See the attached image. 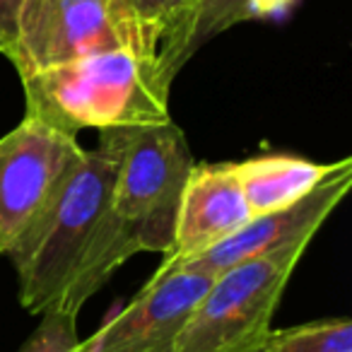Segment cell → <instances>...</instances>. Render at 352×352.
I'll list each match as a JSON object with an SVG mask.
<instances>
[{
    "label": "cell",
    "instance_id": "obj_1",
    "mask_svg": "<svg viewBox=\"0 0 352 352\" xmlns=\"http://www.w3.org/2000/svg\"><path fill=\"white\" fill-rule=\"evenodd\" d=\"M116 160L104 147L80 152L60 191L30 234L10 254L20 304L32 314L82 304L138 254L111 210Z\"/></svg>",
    "mask_w": 352,
    "mask_h": 352
},
{
    "label": "cell",
    "instance_id": "obj_2",
    "mask_svg": "<svg viewBox=\"0 0 352 352\" xmlns=\"http://www.w3.org/2000/svg\"><path fill=\"white\" fill-rule=\"evenodd\" d=\"M22 80L25 116L68 135L85 128H118L169 121V89L160 56L102 51Z\"/></svg>",
    "mask_w": 352,
    "mask_h": 352
},
{
    "label": "cell",
    "instance_id": "obj_3",
    "mask_svg": "<svg viewBox=\"0 0 352 352\" xmlns=\"http://www.w3.org/2000/svg\"><path fill=\"white\" fill-rule=\"evenodd\" d=\"M99 147L116 160L111 210L135 241L138 254L171 251L176 212L193 160L174 121L102 128Z\"/></svg>",
    "mask_w": 352,
    "mask_h": 352
},
{
    "label": "cell",
    "instance_id": "obj_4",
    "mask_svg": "<svg viewBox=\"0 0 352 352\" xmlns=\"http://www.w3.org/2000/svg\"><path fill=\"white\" fill-rule=\"evenodd\" d=\"M116 49L157 56L126 0H22L15 41L6 58L20 78H27Z\"/></svg>",
    "mask_w": 352,
    "mask_h": 352
},
{
    "label": "cell",
    "instance_id": "obj_5",
    "mask_svg": "<svg viewBox=\"0 0 352 352\" xmlns=\"http://www.w3.org/2000/svg\"><path fill=\"white\" fill-rule=\"evenodd\" d=\"M304 251L285 249L217 273L188 316L176 352H246L258 345Z\"/></svg>",
    "mask_w": 352,
    "mask_h": 352
},
{
    "label": "cell",
    "instance_id": "obj_6",
    "mask_svg": "<svg viewBox=\"0 0 352 352\" xmlns=\"http://www.w3.org/2000/svg\"><path fill=\"white\" fill-rule=\"evenodd\" d=\"M82 145L25 116L0 138V256L10 258L46 212L78 162Z\"/></svg>",
    "mask_w": 352,
    "mask_h": 352
},
{
    "label": "cell",
    "instance_id": "obj_7",
    "mask_svg": "<svg viewBox=\"0 0 352 352\" xmlns=\"http://www.w3.org/2000/svg\"><path fill=\"white\" fill-rule=\"evenodd\" d=\"M212 278L191 265L162 263L133 302L85 340V352H176L179 336Z\"/></svg>",
    "mask_w": 352,
    "mask_h": 352
},
{
    "label": "cell",
    "instance_id": "obj_8",
    "mask_svg": "<svg viewBox=\"0 0 352 352\" xmlns=\"http://www.w3.org/2000/svg\"><path fill=\"white\" fill-rule=\"evenodd\" d=\"M350 184L352 157L345 162L342 169H338L331 179H326L321 186L314 188L302 201L292 203L283 210L254 217L249 225H244L230 239L220 241L217 246L208 249L206 254L196 256V258L184 261V265L217 275L222 270L232 268V265L251 258L278 254V251L285 249H307L309 241L318 232V227L336 210L338 203L347 196Z\"/></svg>",
    "mask_w": 352,
    "mask_h": 352
},
{
    "label": "cell",
    "instance_id": "obj_9",
    "mask_svg": "<svg viewBox=\"0 0 352 352\" xmlns=\"http://www.w3.org/2000/svg\"><path fill=\"white\" fill-rule=\"evenodd\" d=\"M254 220L249 203L241 191L234 162L220 164H193L188 182L184 186L179 212H176L174 241L164 263H184L232 234Z\"/></svg>",
    "mask_w": 352,
    "mask_h": 352
},
{
    "label": "cell",
    "instance_id": "obj_10",
    "mask_svg": "<svg viewBox=\"0 0 352 352\" xmlns=\"http://www.w3.org/2000/svg\"><path fill=\"white\" fill-rule=\"evenodd\" d=\"M294 6L297 0H193L188 12L176 22L157 49L162 68L174 80L186 60L212 36L244 22L278 20Z\"/></svg>",
    "mask_w": 352,
    "mask_h": 352
},
{
    "label": "cell",
    "instance_id": "obj_11",
    "mask_svg": "<svg viewBox=\"0 0 352 352\" xmlns=\"http://www.w3.org/2000/svg\"><path fill=\"white\" fill-rule=\"evenodd\" d=\"M347 160L350 157L331 164H318L297 155L273 152V155H256L244 162H234V171L239 176L251 215L261 217L302 201L338 169H342Z\"/></svg>",
    "mask_w": 352,
    "mask_h": 352
},
{
    "label": "cell",
    "instance_id": "obj_12",
    "mask_svg": "<svg viewBox=\"0 0 352 352\" xmlns=\"http://www.w3.org/2000/svg\"><path fill=\"white\" fill-rule=\"evenodd\" d=\"M256 352H352V321L333 316L280 331L270 328Z\"/></svg>",
    "mask_w": 352,
    "mask_h": 352
},
{
    "label": "cell",
    "instance_id": "obj_13",
    "mask_svg": "<svg viewBox=\"0 0 352 352\" xmlns=\"http://www.w3.org/2000/svg\"><path fill=\"white\" fill-rule=\"evenodd\" d=\"M126 6L131 8L133 17L142 27L152 46L160 49L162 39L186 15L193 0H126Z\"/></svg>",
    "mask_w": 352,
    "mask_h": 352
},
{
    "label": "cell",
    "instance_id": "obj_14",
    "mask_svg": "<svg viewBox=\"0 0 352 352\" xmlns=\"http://www.w3.org/2000/svg\"><path fill=\"white\" fill-rule=\"evenodd\" d=\"M22 0H0V54L8 56L12 41H15L17 12Z\"/></svg>",
    "mask_w": 352,
    "mask_h": 352
},
{
    "label": "cell",
    "instance_id": "obj_15",
    "mask_svg": "<svg viewBox=\"0 0 352 352\" xmlns=\"http://www.w3.org/2000/svg\"><path fill=\"white\" fill-rule=\"evenodd\" d=\"M246 352H256V345H254V347H251V350H246Z\"/></svg>",
    "mask_w": 352,
    "mask_h": 352
}]
</instances>
